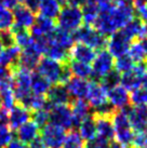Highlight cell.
Here are the masks:
<instances>
[{"mask_svg": "<svg viewBox=\"0 0 147 148\" xmlns=\"http://www.w3.org/2000/svg\"><path fill=\"white\" fill-rule=\"evenodd\" d=\"M127 108L114 111L111 118L114 127V138L116 140V143L123 148H132L134 131L129 122Z\"/></svg>", "mask_w": 147, "mask_h": 148, "instance_id": "1", "label": "cell"}, {"mask_svg": "<svg viewBox=\"0 0 147 148\" xmlns=\"http://www.w3.org/2000/svg\"><path fill=\"white\" fill-rule=\"evenodd\" d=\"M30 81H32V71L21 67L15 66L12 68V86L14 96L19 104L24 103L32 94L30 90Z\"/></svg>", "mask_w": 147, "mask_h": 148, "instance_id": "2", "label": "cell"}, {"mask_svg": "<svg viewBox=\"0 0 147 148\" xmlns=\"http://www.w3.org/2000/svg\"><path fill=\"white\" fill-rule=\"evenodd\" d=\"M71 35H73L75 42L86 45L95 51L96 50L100 51L106 48L107 37L98 33L93 26L83 25L81 27H79L77 30H75Z\"/></svg>", "mask_w": 147, "mask_h": 148, "instance_id": "3", "label": "cell"}, {"mask_svg": "<svg viewBox=\"0 0 147 148\" xmlns=\"http://www.w3.org/2000/svg\"><path fill=\"white\" fill-rule=\"evenodd\" d=\"M56 18L58 28L70 34L77 30L79 27H81L83 23L81 8L74 7L70 4H65L61 9Z\"/></svg>", "mask_w": 147, "mask_h": 148, "instance_id": "4", "label": "cell"}, {"mask_svg": "<svg viewBox=\"0 0 147 148\" xmlns=\"http://www.w3.org/2000/svg\"><path fill=\"white\" fill-rule=\"evenodd\" d=\"M67 64H61L48 58H41L37 65V73L47 79L51 84L61 82L62 76Z\"/></svg>", "mask_w": 147, "mask_h": 148, "instance_id": "5", "label": "cell"}, {"mask_svg": "<svg viewBox=\"0 0 147 148\" xmlns=\"http://www.w3.org/2000/svg\"><path fill=\"white\" fill-rule=\"evenodd\" d=\"M49 121L65 131L75 129L70 105H52L49 109Z\"/></svg>", "mask_w": 147, "mask_h": 148, "instance_id": "6", "label": "cell"}, {"mask_svg": "<svg viewBox=\"0 0 147 148\" xmlns=\"http://www.w3.org/2000/svg\"><path fill=\"white\" fill-rule=\"evenodd\" d=\"M115 58L106 49L100 50L92 62V77L98 80L104 78L111 70H114Z\"/></svg>", "mask_w": 147, "mask_h": 148, "instance_id": "7", "label": "cell"}, {"mask_svg": "<svg viewBox=\"0 0 147 148\" xmlns=\"http://www.w3.org/2000/svg\"><path fill=\"white\" fill-rule=\"evenodd\" d=\"M147 76L146 64H135L134 67L120 77V84L127 91H133L143 86L144 80Z\"/></svg>", "mask_w": 147, "mask_h": 148, "instance_id": "8", "label": "cell"}, {"mask_svg": "<svg viewBox=\"0 0 147 148\" xmlns=\"http://www.w3.org/2000/svg\"><path fill=\"white\" fill-rule=\"evenodd\" d=\"M111 21L114 23L117 30L122 29L127 24H129L134 18V9L132 4H114L108 9Z\"/></svg>", "mask_w": 147, "mask_h": 148, "instance_id": "9", "label": "cell"}, {"mask_svg": "<svg viewBox=\"0 0 147 148\" xmlns=\"http://www.w3.org/2000/svg\"><path fill=\"white\" fill-rule=\"evenodd\" d=\"M40 135V138L45 148H62L66 132L64 129L50 123L41 130Z\"/></svg>", "mask_w": 147, "mask_h": 148, "instance_id": "10", "label": "cell"}, {"mask_svg": "<svg viewBox=\"0 0 147 148\" xmlns=\"http://www.w3.org/2000/svg\"><path fill=\"white\" fill-rule=\"evenodd\" d=\"M131 42L132 40L129 39L120 29L113 34L109 37V39H107V51L114 58H118L120 56L127 55Z\"/></svg>", "mask_w": 147, "mask_h": 148, "instance_id": "11", "label": "cell"}, {"mask_svg": "<svg viewBox=\"0 0 147 148\" xmlns=\"http://www.w3.org/2000/svg\"><path fill=\"white\" fill-rule=\"evenodd\" d=\"M114 111L113 112L95 111L92 115L96 124V136L108 142H111L114 140V127H113V120H111Z\"/></svg>", "mask_w": 147, "mask_h": 148, "instance_id": "12", "label": "cell"}, {"mask_svg": "<svg viewBox=\"0 0 147 148\" xmlns=\"http://www.w3.org/2000/svg\"><path fill=\"white\" fill-rule=\"evenodd\" d=\"M86 99L90 107H93L95 110L106 106L108 104L107 91L104 89V86L101 83L95 80L89 82V89H88Z\"/></svg>", "mask_w": 147, "mask_h": 148, "instance_id": "13", "label": "cell"}, {"mask_svg": "<svg viewBox=\"0 0 147 148\" xmlns=\"http://www.w3.org/2000/svg\"><path fill=\"white\" fill-rule=\"evenodd\" d=\"M127 114L133 131L147 133V105L128 107Z\"/></svg>", "mask_w": 147, "mask_h": 148, "instance_id": "14", "label": "cell"}, {"mask_svg": "<svg viewBox=\"0 0 147 148\" xmlns=\"http://www.w3.org/2000/svg\"><path fill=\"white\" fill-rule=\"evenodd\" d=\"M14 25L24 29H30L36 21V13L27 8L24 3H20L13 8Z\"/></svg>", "mask_w": 147, "mask_h": 148, "instance_id": "15", "label": "cell"}, {"mask_svg": "<svg viewBox=\"0 0 147 148\" xmlns=\"http://www.w3.org/2000/svg\"><path fill=\"white\" fill-rule=\"evenodd\" d=\"M107 102L115 110L127 108L130 103V94L121 84L107 91Z\"/></svg>", "mask_w": 147, "mask_h": 148, "instance_id": "16", "label": "cell"}, {"mask_svg": "<svg viewBox=\"0 0 147 148\" xmlns=\"http://www.w3.org/2000/svg\"><path fill=\"white\" fill-rule=\"evenodd\" d=\"M55 22L54 20L45 17L42 15L36 16V21L34 25L29 29V34L33 39H39V38L49 36L50 34H52L55 30Z\"/></svg>", "mask_w": 147, "mask_h": 148, "instance_id": "17", "label": "cell"}, {"mask_svg": "<svg viewBox=\"0 0 147 148\" xmlns=\"http://www.w3.org/2000/svg\"><path fill=\"white\" fill-rule=\"evenodd\" d=\"M32 118V112L21 104H15L9 110V127L11 130H17L24 123L28 122Z\"/></svg>", "mask_w": 147, "mask_h": 148, "instance_id": "18", "label": "cell"}, {"mask_svg": "<svg viewBox=\"0 0 147 148\" xmlns=\"http://www.w3.org/2000/svg\"><path fill=\"white\" fill-rule=\"evenodd\" d=\"M41 53L37 50L34 42L32 45L21 51V55L19 58V66L23 67L27 70H32L37 68V65L41 58Z\"/></svg>", "mask_w": 147, "mask_h": 148, "instance_id": "19", "label": "cell"}, {"mask_svg": "<svg viewBox=\"0 0 147 148\" xmlns=\"http://www.w3.org/2000/svg\"><path fill=\"white\" fill-rule=\"evenodd\" d=\"M45 96L51 105H69L71 102V97L66 86L61 83L51 86Z\"/></svg>", "mask_w": 147, "mask_h": 148, "instance_id": "20", "label": "cell"}, {"mask_svg": "<svg viewBox=\"0 0 147 148\" xmlns=\"http://www.w3.org/2000/svg\"><path fill=\"white\" fill-rule=\"evenodd\" d=\"M69 93L70 97L75 99H84L89 89V82L84 79L71 77L68 82L64 84Z\"/></svg>", "mask_w": 147, "mask_h": 148, "instance_id": "21", "label": "cell"}, {"mask_svg": "<svg viewBox=\"0 0 147 148\" xmlns=\"http://www.w3.org/2000/svg\"><path fill=\"white\" fill-rule=\"evenodd\" d=\"M96 55V51L92 48L88 47L82 43H76L73 45V48L69 51V56L71 60L78 61V62L90 64L93 62Z\"/></svg>", "mask_w": 147, "mask_h": 148, "instance_id": "22", "label": "cell"}, {"mask_svg": "<svg viewBox=\"0 0 147 148\" xmlns=\"http://www.w3.org/2000/svg\"><path fill=\"white\" fill-rule=\"evenodd\" d=\"M21 51L22 49L16 45L9 48H3V50L0 52V67L12 69L13 67L19 65Z\"/></svg>", "mask_w": 147, "mask_h": 148, "instance_id": "23", "label": "cell"}, {"mask_svg": "<svg viewBox=\"0 0 147 148\" xmlns=\"http://www.w3.org/2000/svg\"><path fill=\"white\" fill-rule=\"evenodd\" d=\"M40 134V129L34 121H28L16 130L17 140L24 144H29Z\"/></svg>", "mask_w": 147, "mask_h": 148, "instance_id": "24", "label": "cell"}, {"mask_svg": "<svg viewBox=\"0 0 147 148\" xmlns=\"http://www.w3.org/2000/svg\"><path fill=\"white\" fill-rule=\"evenodd\" d=\"M48 39H49L50 42H52V43L58 45V47H61V48L67 50V51H70L73 45H75L73 35L61 28H57V27L55 28L53 33L50 34L48 36Z\"/></svg>", "mask_w": 147, "mask_h": 148, "instance_id": "25", "label": "cell"}, {"mask_svg": "<svg viewBox=\"0 0 147 148\" xmlns=\"http://www.w3.org/2000/svg\"><path fill=\"white\" fill-rule=\"evenodd\" d=\"M69 105L74 117V127H78L82 119L89 116L91 107L84 99H74L70 102Z\"/></svg>", "mask_w": 147, "mask_h": 148, "instance_id": "26", "label": "cell"}, {"mask_svg": "<svg viewBox=\"0 0 147 148\" xmlns=\"http://www.w3.org/2000/svg\"><path fill=\"white\" fill-rule=\"evenodd\" d=\"M79 135L86 142H92L96 137V124L93 116H88L79 124Z\"/></svg>", "mask_w": 147, "mask_h": 148, "instance_id": "27", "label": "cell"}, {"mask_svg": "<svg viewBox=\"0 0 147 148\" xmlns=\"http://www.w3.org/2000/svg\"><path fill=\"white\" fill-rule=\"evenodd\" d=\"M48 37V36H47ZM49 40V39H48ZM45 54L47 55L48 58H51L55 62H58L61 64H68V62L70 61L69 56V51L63 49L58 45H54L52 42L49 41V45L45 50Z\"/></svg>", "mask_w": 147, "mask_h": 148, "instance_id": "28", "label": "cell"}, {"mask_svg": "<svg viewBox=\"0 0 147 148\" xmlns=\"http://www.w3.org/2000/svg\"><path fill=\"white\" fill-rule=\"evenodd\" d=\"M21 105L26 107L30 112L32 111L34 112V111L42 110V109H48L49 110L50 107L52 106L49 103L45 95H36L33 94V93L30 94V96L25 101L24 103H22Z\"/></svg>", "mask_w": 147, "mask_h": 148, "instance_id": "29", "label": "cell"}, {"mask_svg": "<svg viewBox=\"0 0 147 148\" xmlns=\"http://www.w3.org/2000/svg\"><path fill=\"white\" fill-rule=\"evenodd\" d=\"M62 5L57 0H41L39 5V15L54 20L56 18L61 11Z\"/></svg>", "mask_w": 147, "mask_h": 148, "instance_id": "30", "label": "cell"}, {"mask_svg": "<svg viewBox=\"0 0 147 148\" xmlns=\"http://www.w3.org/2000/svg\"><path fill=\"white\" fill-rule=\"evenodd\" d=\"M81 8L83 23H86V25L92 26L100 14V7L96 0H88Z\"/></svg>", "mask_w": 147, "mask_h": 148, "instance_id": "31", "label": "cell"}, {"mask_svg": "<svg viewBox=\"0 0 147 148\" xmlns=\"http://www.w3.org/2000/svg\"><path fill=\"white\" fill-rule=\"evenodd\" d=\"M68 67H69L70 73L74 77L84 79V80L92 78V67L90 66V64L70 60L68 62Z\"/></svg>", "mask_w": 147, "mask_h": 148, "instance_id": "32", "label": "cell"}, {"mask_svg": "<svg viewBox=\"0 0 147 148\" xmlns=\"http://www.w3.org/2000/svg\"><path fill=\"white\" fill-rule=\"evenodd\" d=\"M0 99H1V105L3 106L5 110H10L15 105V96L13 92L12 81L11 82L1 83L0 86Z\"/></svg>", "mask_w": 147, "mask_h": 148, "instance_id": "33", "label": "cell"}, {"mask_svg": "<svg viewBox=\"0 0 147 148\" xmlns=\"http://www.w3.org/2000/svg\"><path fill=\"white\" fill-rule=\"evenodd\" d=\"M51 83L45 79L38 73H32V81H30V90L32 93L36 95H47Z\"/></svg>", "mask_w": 147, "mask_h": 148, "instance_id": "34", "label": "cell"}, {"mask_svg": "<svg viewBox=\"0 0 147 148\" xmlns=\"http://www.w3.org/2000/svg\"><path fill=\"white\" fill-rule=\"evenodd\" d=\"M127 55L133 61L134 64H142L147 60V53L141 40L131 42Z\"/></svg>", "mask_w": 147, "mask_h": 148, "instance_id": "35", "label": "cell"}, {"mask_svg": "<svg viewBox=\"0 0 147 148\" xmlns=\"http://www.w3.org/2000/svg\"><path fill=\"white\" fill-rule=\"evenodd\" d=\"M11 32H12L13 36H14L15 45L17 47H20L22 50L29 47L34 42V39L30 36L28 29L21 28V27H17L15 25H13V27L11 28Z\"/></svg>", "mask_w": 147, "mask_h": 148, "instance_id": "36", "label": "cell"}, {"mask_svg": "<svg viewBox=\"0 0 147 148\" xmlns=\"http://www.w3.org/2000/svg\"><path fill=\"white\" fill-rule=\"evenodd\" d=\"M14 25V18L11 9L0 5V33L11 30Z\"/></svg>", "mask_w": 147, "mask_h": 148, "instance_id": "37", "label": "cell"}, {"mask_svg": "<svg viewBox=\"0 0 147 148\" xmlns=\"http://www.w3.org/2000/svg\"><path fill=\"white\" fill-rule=\"evenodd\" d=\"M62 148H83V140L78 132L70 130L69 133L66 134Z\"/></svg>", "mask_w": 147, "mask_h": 148, "instance_id": "38", "label": "cell"}, {"mask_svg": "<svg viewBox=\"0 0 147 148\" xmlns=\"http://www.w3.org/2000/svg\"><path fill=\"white\" fill-rule=\"evenodd\" d=\"M130 102L134 106L147 105V86H142L132 91L130 94Z\"/></svg>", "mask_w": 147, "mask_h": 148, "instance_id": "39", "label": "cell"}, {"mask_svg": "<svg viewBox=\"0 0 147 148\" xmlns=\"http://www.w3.org/2000/svg\"><path fill=\"white\" fill-rule=\"evenodd\" d=\"M134 63L131 60L128 55H123V56H120V58H116L115 61V70L119 73L120 75L124 74V73H128L130 71L133 67H134Z\"/></svg>", "mask_w": 147, "mask_h": 148, "instance_id": "40", "label": "cell"}, {"mask_svg": "<svg viewBox=\"0 0 147 148\" xmlns=\"http://www.w3.org/2000/svg\"><path fill=\"white\" fill-rule=\"evenodd\" d=\"M120 77H121V75L119 73H117L116 70H111L109 74H107L104 78L100 80V83L104 86L105 90L108 91L120 84Z\"/></svg>", "mask_w": 147, "mask_h": 148, "instance_id": "41", "label": "cell"}, {"mask_svg": "<svg viewBox=\"0 0 147 148\" xmlns=\"http://www.w3.org/2000/svg\"><path fill=\"white\" fill-rule=\"evenodd\" d=\"M132 3L137 18L147 25V0H133Z\"/></svg>", "mask_w": 147, "mask_h": 148, "instance_id": "42", "label": "cell"}, {"mask_svg": "<svg viewBox=\"0 0 147 148\" xmlns=\"http://www.w3.org/2000/svg\"><path fill=\"white\" fill-rule=\"evenodd\" d=\"M32 118H33V121L35 123L40 127H43L48 124V121H49V110L48 109H42V110H38V111H34L32 114Z\"/></svg>", "mask_w": 147, "mask_h": 148, "instance_id": "43", "label": "cell"}, {"mask_svg": "<svg viewBox=\"0 0 147 148\" xmlns=\"http://www.w3.org/2000/svg\"><path fill=\"white\" fill-rule=\"evenodd\" d=\"M12 140V130L9 127V125H0V148L5 147Z\"/></svg>", "mask_w": 147, "mask_h": 148, "instance_id": "44", "label": "cell"}, {"mask_svg": "<svg viewBox=\"0 0 147 148\" xmlns=\"http://www.w3.org/2000/svg\"><path fill=\"white\" fill-rule=\"evenodd\" d=\"M0 38H1V41L3 45V48H9V47H12L15 45L14 42V36L11 30H5V32H1L0 33Z\"/></svg>", "mask_w": 147, "mask_h": 148, "instance_id": "45", "label": "cell"}, {"mask_svg": "<svg viewBox=\"0 0 147 148\" xmlns=\"http://www.w3.org/2000/svg\"><path fill=\"white\" fill-rule=\"evenodd\" d=\"M0 125H9V111L0 108Z\"/></svg>", "mask_w": 147, "mask_h": 148, "instance_id": "46", "label": "cell"}, {"mask_svg": "<svg viewBox=\"0 0 147 148\" xmlns=\"http://www.w3.org/2000/svg\"><path fill=\"white\" fill-rule=\"evenodd\" d=\"M5 148H28V146L19 140H12L5 146Z\"/></svg>", "mask_w": 147, "mask_h": 148, "instance_id": "47", "label": "cell"}, {"mask_svg": "<svg viewBox=\"0 0 147 148\" xmlns=\"http://www.w3.org/2000/svg\"><path fill=\"white\" fill-rule=\"evenodd\" d=\"M28 148H45V145H43V143H42L41 138L38 136V137L35 138L33 142L29 143Z\"/></svg>", "mask_w": 147, "mask_h": 148, "instance_id": "48", "label": "cell"}, {"mask_svg": "<svg viewBox=\"0 0 147 148\" xmlns=\"http://www.w3.org/2000/svg\"><path fill=\"white\" fill-rule=\"evenodd\" d=\"M87 1H88V0H67V4H70V5H74V7H78V8H81Z\"/></svg>", "mask_w": 147, "mask_h": 148, "instance_id": "49", "label": "cell"}, {"mask_svg": "<svg viewBox=\"0 0 147 148\" xmlns=\"http://www.w3.org/2000/svg\"><path fill=\"white\" fill-rule=\"evenodd\" d=\"M114 2L117 4H131L133 2V0H114Z\"/></svg>", "mask_w": 147, "mask_h": 148, "instance_id": "50", "label": "cell"}, {"mask_svg": "<svg viewBox=\"0 0 147 148\" xmlns=\"http://www.w3.org/2000/svg\"><path fill=\"white\" fill-rule=\"evenodd\" d=\"M109 148H123L122 146H120L119 144H117L116 142L115 143H110V147Z\"/></svg>", "mask_w": 147, "mask_h": 148, "instance_id": "51", "label": "cell"}, {"mask_svg": "<svg viewBox=\"0 0 147 148\" xmlns=\"http://www.w3.org/2000/svg\"><path fill=\"white\" fill-rule=\"evenodd\" d=\"M57 1L61 3V5H62V4H64V5H65V4H67V0H57Z\"/></svg>", "mask_w": 147, "mask_h": 148, "instance_id": "52", "label": "cell"}, {"mask_svg": "<svg viewBox=\"0 0 147 148\" xmlns=\"http://www.w3.org/2000/svg\"><path fill=\"white\" fill-rule=\"evenodd\" d=\"M3 50V45H2V41H1V38H0V52Z\"/></svg>", "mask_w": 147, "mask_h": 148, "instance_id": "53", "label": "cell"}, {"mask_svg": "<svg viewBox=\"0 0 147 148\" xmlns=\"http://www.w3.org/2000/svg\"><path fill=\"white\" fill-rule=\"evenodd\" d=\"M83 148H95V147H93V146H92V145H88V146H87V147H83Z\"/></svg>", "mask_w": 147, "mask_h": 148, "instance_id": "54", "label": "cell"}, {"mask_svg": "<svg viewBox=\"0 0 147 148\" xmlns=\"http://www.w3.org/2000/svg\"><path fill=\"white\" fill-rule=\"evenodd\" d=\"M144 148H147V140H146V144H145V146H144Z\"/></svg>", "mask_w": 147, "mask_h": 148, "instance_id": "55", "label": "cell"}, {"mask_svg": "<svg viewBox=\"0 0 147 148\" xmlns=\"http://www.w3.org/2000/svg\"><path fill=\"white\" fill-rule=\"evenodd\" d=\"M1 106H2V105H1V99H0V108H1Z\"/></svg>", "mask_w": 147, "mask_h": 148, "instance_id": "56", "label": "cell"}, {"mask_svg": "<svg viewBox=\"0 0 147 148\" xmlns=\"http://www.w3.org/2000/svg\"><path fill=\"white\" fill-rule=\"evenodd\" d=\"M146 68H147V63H146Z\"/></svg>", "mask_w": 147, "mask_h": 148, "instance_id": "57", "label": "cell"}, {"mask_svg": "<svg viewBox=\"0 0 147 148\" xmlns=\"http://www.w3.org/2000/svg\"><path fill=\"white\" fill-rule=\"evenodd\" d=\"M0 84H1V83H0Z\"/></svg>", "mask_w": 147, "mask_h": 148, "instance_id": "58", "label": "cell"}]
</instances>
